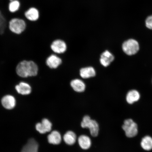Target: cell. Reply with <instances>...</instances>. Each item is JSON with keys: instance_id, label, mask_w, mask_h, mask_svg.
Here are the masks:
<instances>
[{"instance_id": "cell-1", "label": "cell", "mask_w": 152, "mask_h": 152, "mask_svg": "<svg viewBox=\"0 0 152 152\" xmlns=\"http://www.w3.org/2000/svg\"><path fill=\"white\" fill-rule=\"evenodd\" d=\"M38 70L37 64L32 61H23L19 63L16 68L17 75L23 78L37 75Z\"/></svg>"}, {"instance_id": "cell-2", "label": "cell", "mask_w": 152, "mask_h": 152, "mask_svg": "<svg viewBox=\"0 0 152 152\" xmlns=\"http://www.w3.org/2000/svg\"><path fill=\"white\" fill-rule=\"evenodd\" d=\"M8 27L12 33L16 34H20L23 33L27 28V23L24 19L14 18L10 20Z\"/></svg>"}, {"instance_id": "cell-3", "label": "cell", "mask_w": 152, "mask_h": 152, "mask_svg": "<svg viewBox=\"0 0 152 152\" xmlns=\"http://www.w3.org/2000/svg\"><path fill=\"white\" fill-rule=\"evenodd\" d=\"M81 125L83 128H88L90 134L93 137H96L98 135L99 132V126L96 121L92 119L88 115L83 117Z\"/></svg>"}, {"instance_id": "cell-4", "label": "cell", "mask_w": 152, "mask_h": 152, "mask_svg": "<svg viewBox=\"0 0 152 152\" xmlns=\"http://www.w3.org/2000/svg\"><path fill=\"white\" fill-rule=\"evenodd\" d=\"M122 128L127 137H133L138 134L137 125L132 119L125 120L122 126Z\"/></svg>"}, {"instance_id": "cell-5", "label": "cell", "mask_w": 152, "mask_h": 152, "mask_svg": "<svg viewBox=\"0 0 152 152\" xmlns=\"http://www.w3.org/2000/svg\"><path fill=\"white\" fill-rule=\"evenodd\" d=\"M139 45L137 41L130 39L125 42L122 45L124 52L129 56L136 54L139 50Z\"/></svg>"}, {"instance_id": "cell-6", "label": "cell", "mask_w": 152, "mask_h": 152, "mask_svg": "<svg viewBox=\"0 0 152 152\" xmlns=\"http://www.w3.org/2000/svg\"><path fill=\"white\" fill-rule=\"evenodd\" d=\"M24 16L25 20L32 22H36L39 20L40 13L39 10L37 7H31L25 12Z\"/></svg>"}, {"instance_id": "cell-7", "label": "cell", "mask_w": 152, "mask_h": 152, "mask_svg": "<svg viewBox=\"0 0 152 152\" xmlns=\"http://www.w3.org/2000/svg\"><path fill=\"white\" fill-rule=\"evenodd\" d=\"M52 126V123L46 118L43 119L41 123L36 124V129L38 132L41 134H44L50 132Z\"/></svg>"}, {"instance_id": "cell-8", "label": "cell", "mask_w": 152, "mask_h": 152, "mask_svg": "<svg viewBox=\"0 0 152 152\" xmlns=\"http://www.w3.org/2000/svg\"><path fill=\"white\" fill-rule=\"evenodd\" d=\"M51 49L55 53L61 54L65 52L66 45L64 42L61 40H56L53 42L51 45Z\"/></svg>"}, {"instance_id": "cell-9", "label": "cell", "mask_w": 152, "mask_h": 152, "mask_svg": "<svg viewBox=\"0 0 152 152\" xmlns=\"http://www.w3.org/2000/svg\"><path fill=\"white\" fill-rule=\"evenodd\" d=\"M3 107L7 109H13L16 105V100L14 96L11 95H7L3 97L1 100Z\"/></svg>"}, {"instance_id": "cell-10", "label": "cell", "mask_w": 152, "mask_h": 152, "mask_svg": "<svg viewBox=\"0 0 152 152\" xmlns=\"http://www.w3.org/2000/svg\"><path fill=\"white\" fill-rule=\"evenodd\" d=\"M39 144L34 139H30L23 148L21 152H38Z\"/></svg>"}, {"instance_id": "cell-11", "label": "cell", "mask_w": 152, "mask_h": 152, "mask_svg": "<svg viewBox=\"0 0 152 152\" xmlns=\"http://www.w3.org/2000/svg\"><path fill=\"white\" fill-rule=\"evenodd\" d=\"M15 89L18 94L26 95L29 94L31 92V87L28 83L20 82L15 87Z\"/></svg>"}, {"instance_id": "cell-12", "label": "cell", "mask_w": 152, "mask_h": 152, "mask_svg": "<svg viewBox=\"0 0 152 152\" xmlns=\"http://www.w3.org/2000/svg\"><path fill=\"white\" fill-rule=\"evenodd\" d=\"M114 60V57L111 53L106 50L101 56L100 62L102 66L105 67L109 66Z\"/></svg>"}, {"instance_id": "cell-13", "label": "cell", "mask_w": 152, "mask_h": 152, "mask_svg": "<svg viewBox=\"0 0 152 152\" xmlns=\"http://www.w3.org/2000/svg\"><path fill=\"white\" fill-rule=\"evenodd\" d=\"M48 140L50 144L53 145H58L61 141V134L58 131H53L48 136Z\"/></svg>"}, {"instance_id": "cell-14", "label": "cell", "mask_w": 152, "mask_h": 152, "mask_svg": "<svg viewBox=\"0 0 152 152\" xmlns=\"http://www.w3.org/2000/svg\"><path fill=\"white\" fill-rule=\"evenodd\" d=\"M61 59L56 55H51L46 60L47 65L51 68H56L61 64Z\"/></svg>"}, {"instance_id": "cell-15", "label": "cell", "mask_w": 152, "mask_h": 152, "mask_svg": "<svg viewBox=\"0 0 152 152\" xmlns=\"http://www.w3.org/2000/svg\"><path fill=\"white\" fill-rule=\"evenodd\" d=\"M78 142L79 146L83 150L89 149L92 144L90 138L85 135H82L80 136L78 139Z\"/></svg>"}, {"instance_id": "cell-16", "label": "cell", "mask_w": 152, "mask_h": 152, "mask_svg": "<svg viewBox=\"0 0 152 152\" xmlns=\"http://www.w3.org/2000/svg\"><path fill=\"white\" fill-rule=\"evenodd\" d=\"M71 85L73 90L77 92H83L85 90V83L80 79L73 80L71 82Z\"/></svg>"}, {"instance_id": "cell-17", "label": "cell", "mask_w": 152, "mask_h": 152, "mask_svg": "<svg viewBox=\"0 0 152 152\" xmlns=\"http://www.w3.org/2000/svg\"><path fill=\"white\" fill-rule=\"evenodd\" d=\"M96 75V72L94 68L91 66L81 68L80 70L81 77L84 79L94 77Z\"/></svg>"}, {"instance_id": "cell-18", "label": "cell", "mask_w": 152, "mask_h": 152, "mask_svg": "<svg viewBox=\"0 0 152 152\" xmlns=\"http://www.w3.org/2000/svg\"><path fill=\"white\" fill-rule=\"evenodd\" d=\"M64 141L68 145H73L77 140V136L75 133L72 131H68L63 137Z\"/></svg>"}, {"instance_id": "cell-19", "label": "cell", "mask_w": 152, "mask_h": 152, "mask_svg": "<svg viewBox=\"0 0 152 152\" xmlns=\"http://www.w3.org/2000/svg\"><path fill=\"white\" fill-rule=\"evenodd\" d=\"M140 95L137 91L131 90L128 93L126 97L127 102L129 104H132L140 99Z\"/></svg>"}, {"instance_id": "cell-20", "label": "cell", "mask_w": 152, "mask_h": 152, "mask_svg": "<svg viewBox=\"0 0 152 152\" xmlns=\"http://www.w3.org/2000/svg\"><path fill=\"white\" fill-rule=\"evenodd\" d=\"M140 145L145 151H150L152 149V138L148 136L144 137L142 138Z\"/></svg>"}, {"instance_id": "cell-21", "label": "cell", "mask_w": 152, "mask_h": 152, "mask_svg": "<svg viewBox=\"0 0 152 152\" xmlns=\"http://www.w3.org/2000/svg\"><path fill=\"white\" fill-rule=\"evenodd\" d=\"M21 4L19 0H13L10 2L8 4V10L11 14H14L20 9Z\"/></svg>"}, {"instance_id": "cell-22", "label": "cell", "mask_w": 152, "mask_h": 152, "mask_svg": "<svg viewBox=\"0 0 152 152\" xmlns=\"http://www.w3.org/2000/svg\"><path fill=\"white\" fill-rule=\"evenodd\" d=\"M8 25V20L0 10V34H2L4 33Z\"/></svg>"}, {"instance_id": "cell-23", "label": "cell", "mask_w": 152, "mask_h": 152, "mask_svg": "<svg viewBox=\"0 0 152 152\" xmlns=\"http://www.w3.org/2000/svg\"><path fill=\"white\" fill-rule=\"evenodd\" d=\"M145 24L148 28L152 29V15L148 17L146 19Z\"/></svg>"}]
</instances>
